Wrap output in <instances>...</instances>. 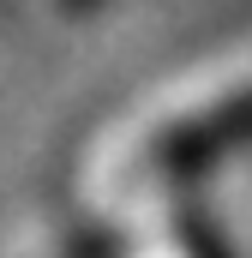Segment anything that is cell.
Masks as SVG:
<instances>
[{"label":"cell","instance_id":"obj_1","mask_svg":"<svg viewBox=\"0 0 252 258\" xmlns=\"http://www.w3.org/2000/svg\"><path fill=\"white\" fill-rule=\"evenodd\" d=\"M234 126L240 132L252 126V54L216 66L186 114L162 108L150 126H132V150L138 156H168V162H186V156L204 162L216 150V138H228Z\"/></svg>","mask_w":252,"mask_h":258}]
</instances>
